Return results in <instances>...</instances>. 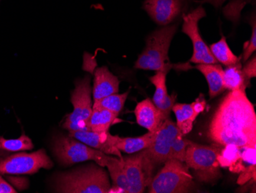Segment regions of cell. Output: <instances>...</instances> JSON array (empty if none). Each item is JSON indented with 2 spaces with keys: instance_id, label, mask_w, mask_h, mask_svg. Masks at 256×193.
Wrapping results in <instances>:
<instances>
[{
  "instance_id": "obj_1",
  "label": "cell",
  "mask_w": 256,
  "mask_h": 193,
  "mask_svg": "<svg viewBox=\"0 0 256 193\" xmlns=\"http://www.w3.org/2000/svg\"><path fill=\"white\" fill-rule=\"evenodd\" d=\"M208 137L221 146L256 148V114L246 91H230L216 110Z\"/></svg>"
},
{
  "instance_id": "obj_2",
  "label": "cell",
  "mask_w": 256,
  "mask_h": 193,
  "mask_svg": "<svg viewBox=\"0 0 256 193\" xmlns=\"http://www.w3.org/2000/svg\"><path fill=\"white\" fill-rule=\"evenodd\" d=\"M54 191L62 193H108L110 188L107 172L94 164L58 174Z\"/></svg>"
},
{
  "instance_id": "obj_3",
  "label": "cell",
  "mask_w": 256,
  "mask_h": 193,
  "mask_svg": "<svg viewBox=\"0 0 256 193\" xmlns=\"http://www.w3.org/2000/svg\"><path fill=\"white\" fill-rule=\"evenodd\" d=\"M179 24H170L155 30L148 36L146 47L140 54L134 67L151 71L168 72L172 68L170 63L168 52Z\"/></svg>"
},
{
  "instance_id": "obj_4",
  "label": "cell",
  "mask_w": 256,
  "mask_h": 193,
  "mask_svg": "<svg viewBox=\"0 0 256 193\" xmlns=\"http://www.w3.org/2000/svg\"><path fill=\"white\" fill-rule=\"evenodd\" d=\"M52 151L57 160L63 165L94 161L98 165L106 167L116 157L93 149L69 135H56L52 141Z\"/></svg>"
},
{
  "instance_id": "obj_5",
  "label": "cell",
  "mask_w": 256,
  "mask_h": 193,
  "mask_svg": "<svg viewBox=\"0 0 256 193\" xmlns=\"http://www.w3.org/2000/svg\"><path fill=\"white\" fill-rule=\"evenodd\" d=\"M195 188L194 176L185 162L170 158L153 177L148 185L149 193H188Z\"/></svg>"
},
{
  "instance_id": "obj_6",
  "label": "cell",
  "mask_w": 256,
  "mask_h": 193,
  "mask_svg": "<svg viewBox=\"0 0 256 193\" xmlns=\"http://www.w3.org/2000/svg\"><path fill=\"white\" fill-rule=\"evenodd\" d=\"M220 150L221 145L218 144L204 145L192 142L186 150L184 162L198 181L212 183L222 175L217 160Z\"/></svg>"
},
{
  "instance_id": "obj_7",
  "label": "cell",
  "mask_w": 256,
  "mask_h": 193,
  "mask_svg": "<svg viewBox=\"0 0 256 193\" xmlns=\"http://www.w3.org/2000/svg\"><path fill=\"white\" fill-rule=\"evenodd\" d=\"M72 93L71 102L73 111L66 118L62 127L69 132L90 131L88 122L92 113V87L90 77L84 76L74 83Z\"/></svg>"
},
{
  "instance_id": "obj_8",
  "label": "cell",
  "mask_w": 256,
  "mask_h": 193,
  "mask_svg": "<svg viewBox=\"0 0 256 193\" xmlns=\"http://www.w3.org/2000/svg\"><path fill=\"white\" fill-rule=\"evenodd\" d=\"M123 157L124 171L128 181V192L142 193L154 177L155 164L145 149Z\"/></svg>"
},
{
  "instance_id": "obj_9",
  "label": "cell",
  "mask_w": 256,
  "mask_h": 193,
  "mask_svg": "<svg viewBox=\"0 0 256 193\" xmlns=\"http://www.w3.org/2000/svg\"><path fill=\"white\" fill-rule=\"evenodd\" d=\"M53 163L44 149L32 153L14 154L4 156L0 154L1 174H34L41 168L50 169Z\"/></svg>"
},
{
  "instance_id": "obj_10",
  "label": "cell",
  "mask_w": 256,
  "mask_h": 193,
  "mask_svg": "<svg viewBox=\"0 0 256 193\" xmlns=\"http://www.w3.org/2000/svg\"><path fill=\"white\" fill-rule=\"evenodd\" d=\"M205 10L202 7H197L192 12L184 15L182 32L188 36L192 43L194 53L190 62L196 64H216L210 47L202 40L199 30L200 20L206 17Z\"/></svg>"
},
{
  "instance_id": "obj_11",
  "label": "cell",
  "mask_w": 256,
  "mask_h": 193,
  "mask_svg": "<svg viewBox=\"0 0 256 193\" xmlns=\"http://www.w3.org/2000/svg\"><path fill=\"white\" fill-rule=\"evenodd\" d=\"M182 133L175 122L166 119L156 132L154 139L148 152L155 165L164 163L169 159L170 152L174 140Z\"/></svg>"
},
{
  "instance_id": "obj_12",
  "label": "cell",
  "mask_w": 256,
  "mask_h": 193,
  "mask_svg": "<svg viewBox=\"0 0 256 193\" xmlns=\"http://www.w3.org/2000/svg\"><path fill=\"white\" fill-rule=\"evenodd\" d=\"M188 7V0H145L144 10L158 25H170Z\"/></svg>"
},
{
  "instance_id": "obj_13",
  "label": "cell",
  "mask_w": 256,
  "mask_h": 193,
  "mask_svg": "<svg viewBox=\"0 0 256 193\" xmlns=\"http://www.w3.org/2000/svg\"><path fill=\"white\" fill-rule=\"evenodd\" d=\"M68 135L93 149H97L107 155L123 158L120 151L114 146L115 135H112L108 131L106 132L76 131L69 132Z\"/></svg>"
},
{
  "instance_id": "obj_14",
  "label": "cell",
  "mask_w": 256,
  "mask_h": 193,
  "mask_svg": "<svg viewBox=\"0 0 256 193\" xmlns=\"http://www.w3.org/2000/svg\"><path fill=\"white\" fill-rule=\"evenodd\" d=\"M206 106V102L202 94L190 104L176 103L174 105L172 111L176 116V126L184 135L192 131L194 122L197 116L204 112Z\"/></svg>"
},
{
  "instance_id": "obj_15",
  "label": "cell",
  "mask_w": 256,
  "mask_h": 193,
  "mask_svg": "<svg viewBox=\"0 0 256 193\" xmlns=\"http://www.w3.org/2000/svg\"><path fill=\"white\" fill-rule=\"evenodd\" d=\"M134 112L138 125L150 132H156L164 122L170 118L148 98L138 103Z\"/></svg>"
},
{
  "instance_id": "obj_16",
  "label": "cell",
  "mask_w": 256,
  "mask_h": 193,
  "mask_svg": "<svg viewBox=\"0 0 256 193\" xmlns=\"http://www.w3.org/2000/svg\"><path fill=\"white\" fill-rule=\"evenodd\" d=\"M119 85V79L109 71L107 66L98 68L94 72V84L92 88L94 101L118 93Z\"/></svg>"
},
{
  "instance_id": "obj_17",
  "label": "cell",
  "mask_w": 256,
  "mask_h": 193,
  "mask_svg": "<svg viewBox=\"0 0 256 193\" xmlns=\"http://www.w3.org/2000/svg\"><path fill=\"white\" fill-rule=\"evenodd\" d=\"M166 74L168 72L158 71L154 76H151L149 79L150 83L156 87L152 100L153 103L160 110L162 111L168 117H170L172 106L176 102V95H168Z\"/></svg>"
},
{
  "instance_id": "obj_18",
  "label": "cell",
  "mask_w": 256,
  "mask_h": 193,
  "mask_svg": "<svg viewBox=\"0 0 256 193\" xmlns=\"http://www.w3.org/2000/svg\"><path fill=\"white\" fill-rule=\"evenodd\" d=\"M195 69L199 70L206 79L208 86V94L214 99L226 90L224 83V69L220 65L197 64Z\"/></svg>"
},
{
  "instance_id": "obj_19",
  "label": "cell",
  "mask_w": 256,
  "mask_h": 193,
  "mask_svg": "<svg viewBox=\"0 0 256 193\" xmlns=\"http://www.w3.org/2000/svg\"><path fill=\"white\" fill-rule=\"evenodd\" d=\"M156 132H148V133L135 138H122L115 135L114 146L120 152L126 154H133L150 146L154 139Z\"/></svg>"
},
{
  "instance_id": "obj_20",
  "label": "cell",
  "mask_w": 256,
  "mask_h": 193,
  "mask_svg": "<svg viewBox=\"0 0 256 193\" xmlns=\"http://www.w3.org/2000/svg\"><path fill=\"white\" fill-rule=\"evenodd\" d=\"M108 169L112 181V186L109 192H128V181L124 171L123 158L115 157L112 162L108 164Z\"/></svg>"
},
{
  "instance_id": "obj_21",
  "label": "cell",
  "mask_w": 256,
  "mask_h": 193,
  "mask_svg": "<svg viewBox=\"0 0 256 193\" xmlns=\"http://www.w3.org/2000/svg\"><path fill=\"white\" fill-rule=\"evenodd\" d=\"M224 83L226 89L246 91L250 80L243 73L241 62L226 66L224 70Z\"/></svg>"
},
{
  "instance_id": "obj_22",
  "label": "cell",
  "mask_w": 256,
  "mask_h": 193,
  "mask_svg": "<svg viewBox=\"0 0 256 193\" xmlns=\"http://www.w3.org/2000/svg\"><path fill=\"white\" fill-rule=\"evenodd\" d=\"M117 117L118 115L108 109L92 107V116L88 122L90 130L94 132H108Z\"/></svg>"
},
{
  "instance_id": "obj_23",
  "label": "cell",
  "mask_w": 256,
  "mask_h": 193,
  "mask_svg": "<svg viewBox=\"0 0 256 193\" xmlns=\"http://www.w3.org/2000/svg\"><path fill=\"white\" fill-rule=\"evenodd\" d=\"M210 50L216 60L224 66H232L241 62V58H238V56L232 53L227 43L226 39L224 37L216 43L211 45Z\"/></svg>"
},
{
  "instance_id": "obj_24",
  "label": "cell",
  "mask_w": 256,
  "mask_h": 193,
  "mask_svg": "<svg viewBox=\"0 0 256 193\" xmlns=\"http://www.w3.org/2000/svg\"><path fill=\"white\" fill-rule=\"evenodd\" d=\"M129 93H130V91H128L123 94L115 93V94L102 98L98 100H94L93 107L108 109L118 116L124 106Z\"/></svg>"
},
{
  "instance_id": "obj_25",
  "label": "cell",
  "mask_w": 256,
  "mask_h": 193,
  "mask_svg": "<svg viewBox=\"0 0 256 193\" xmlns=\"http://www.w3.org/2000/svg\"><path fill=\"white\" fill-rule=\"evenodd\" d=\"M34 148L32 142L25 134L18 139H6L0 136V151L7 152H20V151L32 150Z\"/></svg>"
},
{
  "instance_id": "obj_26",
  "label": "cell",
  "mask_w": 256,
  "mask_h": 193,
  "mask_svg": "<svg viewBox=\"0 0 256 193\" xmlns=\"http://www.w3.org/2000/svg\"><path fill=\"white\" fill-rule=\"evenodd\" d=\"M242 149L235 145H224L217 155L220 167L230 168L241 159Z\"/></svg>"
},
{
  "instance_id": "obj_27",
  "label": "cell",
  "mask_w": 256,
  "mask_h": 193,
  "mask_svg": "<svg viewBox=\"0 0 256 193\" xmlns=\"http://www.w3.org/2000/svg\"><path fill=\"white\" fill-rule=\"evenodd\" d=\"M192 142V141L189 140L185 137V135L181 133L178 135L176 139L174 140L171 147L170 152V158H175L181 162H184L185 159L186 150L188 145Z\"/></svg>"
},
{
  "instance_id": "obj_28",
  "label": "cell",
  "mask_w": 256,
  "mask_h": 193,
  "mask_svg": "<svg viewBox=\"0 0 256 193\" xmlns=\"http://www.w3.org/2000/svg\"><path fill=\"white\" fill-rule=\"evenodd\" d=\"M251 2L252 0H232V2L224 9V16L234 24H237L243 7Z\"/></svg>"
},
{
  "instance_id": "obj_29",
  "label": "cell",
  "mask_w": 256,
  "mask_h": 193,
  "mask_svg": "<svg viewBox=\"0 0 256 193\" xmlns=\"http://www.w3.org/2000/svg\"><path fill=\"white\" fill-rule=\"evenodd\" d=\"M250 20L252 22V25L251 24L252 27V33L250 41L246 42L244 44L242 56L243 62L248 61V59L251 57L252 55L256 50V24L254 16L252 19H250Z\"/></svg>"
},
{
  "instance_id": "obj_30",
  "label": "cell",
  "mask_w": 256,
  "mask_h": 193,
  "mask_svg": "<svg viewBox=\"0 0 256 193\" xmlns=\"http://www.w3.org/2000/svg\"><path fill=\"white\" fill-rule=\"evenodd\" d=\"M240 173L241 175L237 181L238 185H244L251 179L256 180V165H250L248 167H246L245 169Z\"/></svg>"
},
{
  "instance_id": "obj_31",
  "label": "cell",
  "mask_w": 256,
  "mask_h": 193,
  "mask_svg": "<svg viewBox=\"0 0 256 193\" xmlns=\"http://www.w3.org/2000/svg\"><path fill=\"white\" fill-rule=\"evenodd\" d=\"M243 151L242 152V160L243 162H246L250 165H256V148H252V147H247L242 149Z\"/></svg>"
},
{
  "instance_id": "obj_32",
  "label": "cell",
  "mask_w": 256,
  "mask_h": 193,
  "mask_svg": "<svg viewBox=\"0 0 256 193\" xmlns=\"http://www.w3.org/2000/svg\"><path fill=\"white\" fill-rule=\"evenodd\" d=\"M242 72L245 75L246 77L250 80L252 78H254L256 76V57L253 56L252 59L246 63L245 66L242 67Z\"/></svg>"
},
{
  "instance_id": "obj_33",
  "label": "cell",
  "mask_w": 256,
  "mask_h": 193,
  "mask_svg": "<svg viewBox=\"0 0 256 193\" xmlns=\"http://www.w3.org/2000/svg\"><path fill=\"white\" fill-rule=\"evenodd\" d=\"M17 191L0 175V193H16Z\"/></svg>"
},
{
  "instance_id": "obj_34",
  "label": "cell",
  "mask_w": 256,
  "mask_h": 193,
  "mask_svg": "<svg viewBox=\"0 0 256 193\" xmlns=\"http://www.w3.org/2000/svg\"><path fill=\"white\" fill-rule=\"evenodd\" d=\"M226 1V0H201V1H197V3H199V4H211V5L214 6L216 8H218V7H221Z\"/></svg>"
}]
</instances>
